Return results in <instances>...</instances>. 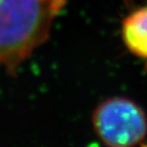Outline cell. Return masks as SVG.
I'll return each mask as SVG.
<instances>
[{
  "label": "cell",
  "mask_w": 147,
  "mask_h": 147,
  "mask_svg": "<svg viewBox=\"0 0 147 147\" xmlns=\"http://www.w3.org/2000/svg\"><path fill=\"white\" fill-rule=\"evenodd\" d=\"M122 36L130 52L147 59V5L134 10L125 18Z\"/></svg>",
  "instance_id": "3"
},
{
  "label": "cell",
  "mask_w": 147,
  "mask_h": 147,
  "mask_svg": "<svg viewBox=\"0 0 147 147\" xmlns=\"http://www.w3.org/2000/svg\"><path fill=\"white\" fill-rule=\"evenodd\" d=\"M92 121L99 139L108 146H135L147 135V119L142 108L123 97L103 101L95 109Z\"/></svg>",
  "instance_id": "2"
},
{
  "label": "cell",
  "mask_w": 147,
  "mask_h": 147,
  "mask_svg": "<svg viewBox=\"0 0 147 147\" xmlns=\"http://www.w3.org/2000/svg\"><path fill=\"white\" fill-rule=\"evenodd\" d=\"M67 0H0V63L11 74L47 40Z\"/></svg>",
  "instance_id": "1"
}]
</instances>
